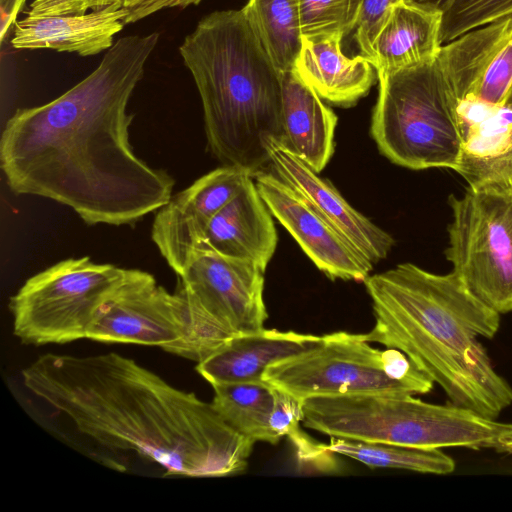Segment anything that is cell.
I'll return each instance as SVG.
<instances>
[{
	"mask_svg": "<svg viewBox=\"0 0 512 512\" xmlns=\"http://www.w3.org/2000/svg\"><path fill=\"white\" fill-rule=\"evenodd\" d=\"M159 38L117 39L83 80L7 120L0 161L11 191L68 206L88 225H134L170 200L175 180L135 154L127 109Z\"/></svg>",
	"mask_w": 512,
	"mask_h": 512,
	"instance_id": "cell-1",
	"label": "cell"
},
{
	"mask_svg": "<svg viewBox=\"0 0 512 512\" xmlns=\"http://www.w3.org/2000/svg\"><path fill=\"white\" fill-rule=\"evenodd\" d=\"M29 392L66 416L79 433L112 451H130L167 476L242 473L254 441L194 393L133 359L48 353L21 372Z\"/></svg>",
	"mask_w": 512,
	"mask_h": 512,
	"instance_id": "cell-2",
	"label": "cell"
},
{
	"mask_svg": "<svg viewBox=\"0 0 512 512\" xmlns=\"http://www.w3.org/2000/svg\"><path fill=\"white\" fill-rule=\"evenodd\" d=\"M373 328L361 337L403 352L450 403L496 419L512 404L511 385L495 370L479 338H493L500 314L451 272L402 263L363 282Z\"/></svg>",
	"mask_w": 512,
	"mask_h": 512,
	"instance_id": "cell-3",
	"label": "cell"
},
{
	"mask_svg": "<svg viewBox=\"0 0 512 512\" xmlns=\"http://www.w3.org/2000/svg\"><path fill=\"white\" fill-rule=\"evenodd\" d=\"M179 53L201 98L209 151L223 165L264 170L268 140L284 142L282 74L243 10L203 17Z\"/></svg>",
	"mask_w": 512,
	"mask_h": 512,
	"instance_id": "cell-4",
	"label": "cell"
},
{
	"mask_svg": "<svg viewBox=\"0 0 512 512\" xmlns=\"http://www.w3.org/2000/svg\"><path fill=\"white\" fill-rule=\"evenodd\" d=\"M304 427L329 437L422 449L464 447L501 452L512 423L414 395L344 394L303 401Z\"/></svg>",
	"mask_w": 512,
	"mask_h": 512,
	"instance_id": "cell-5",
	"label": "cell"
},
{
	"mask_svg": "<svg viewBox=\"0 0 512 512\" xmlns=\"http://www.w3.org/2000/svg\"><path fill=\"white\" fill-rule=\"evenodd\" d=\"M376 73L379 89L370 133L381 154L413 170H455L463 144L459 99L437 58Z\"/></svg>",
	"mask_w": 512,
	"mask_h": 512,
	"instance_id": "cell-6",
	"label": "cell"
},
{
	"mask_svg": "<svg viewBox=\"0 0 512 512\" xmlns=\"http://www.w3.org/2000/svg\"><path fill=\"white\" fill-rule=\"evenodd\" d=\"M263 380L304 401L344 394H427L434 382L400 350L372 347L360 334L334 332L268 366Z\"/></svg>",
	"mask_w": 512,
	"mask_h": 512,
	"instance_id": "cell-7",
	"label": "cell"
},
{
	"mask_svg": "<svg viewBox=\"0 0 512 512\" xmlns=\"http://www.w3.org/2000/svg\"><path fill=\"white\" fill-rule=\"evenodd\" d=\"M134 269L62 260L33 275L11 296L13 334L24 344H66L87 338L98 312Z\"/></svg>",
	"mask_w": 512,
	"mask_h": 512,
	"instance_id": "cell-8",
	"label": "cell"
},
{
	"mask_svg": "<svg viewBox=\"0 0 512 512\" xmlns=\"http://www.w3.org/2000/svg\"><path fill=\"white\" fill-rule=\"evenodd\" d=\"M449 204L452 272L488 307L512 312V176L469 185Z\"/></svg>",
	"mask_w": 512,
	"mask_h": 512,
	"instance_id": "cell-9",
	"label": "cell"
},
{
	"mask_svg": "<svg viewBox=\"0 0 512 512\" xmlns=\"http://www.w3.org/2000/svg\"><path fill=\"white\" fill-rule=\"evenodd\" d=\"M264 273L258 264L210 251L194 254L179 278L204 343L217 350L238 334L264 329Z\"/></svg>",
	"mask_w": 512,
	"mask_h": 512,
	"instance_id": "cell-10",
	"label": "cell"
},
{
	"mask_svg": "<svg viewBox=\"0 0 512 512\" xmlns=\"http://www.w3.org/2000/svg\"><path fill=\"white\" fill-rule=\"evenodd\" d=\"M87 339L154 346L197 363L208 357L184 297L138 269L102 306Z\"/></svg>",
	"mask_w": 512,
	"mask_h": 512,
	"instance_id": "cell-11",
	"label": "cell"
},
{
	"mask_svg": "<svg viewBox=\"0 0 512 512\" xmlns=\"http://www.w3.org/2000/svg\"><path fill=\"white\" fill-rule=\"evenodd\" d=\"M23 12L13 25L14 49L83 57L107 51L128 17L123 0H34Z\"/></svg>",
	"mask_w": 512,
	"mask_h": 512,
	"instance_id": "cell-12",
	"label": "cell"
},
{
	"mask_svg": "<svg viewBox=\"0 0 512 512\" xmlns=\"http://www.w3.org/2000/svg\"><path fill=\"white\" fill-rule=\"evenodd\" d=\"M252 177L247 169L223 165L171 196L157 211L151 238L178 276L186 270L211 220Z\"/></svg>",
	"mask_w": 512,
	"mask_h": 512,
	"instance_id": "cell-13",
	"label": "cell"
},
{
	"mask_svg": "<svg viewBox=\"0 0 512 512\" xmlns=\"http://www.w3.org/2000/svg\"><path fill=\"white\" fill-rule=\"evenodd\" d=\"M437 60L459 100L512 108V15L442 45Z\"/></svg>",
	"mask_w": 512,
	"mask_h": 512,
	"instance_id": "cell-14",
	"label": "cell"
},
{
	"mask_svg": "<svg viewBox=\"0 0 512 512\" xmlns=\"http://www.w3.org/2000/svg\"><path fill=\"white\" fill-rule=\"evenodd\" d=\"M254 180L271 214L328 278L364 282L370 276L373 263L275 173L261 170Z\"/></svg>",
	"mask_w": 512,
	"mask_h": 512,
	"instance_id": "cell-15",
	"label": "cell"
},
{
	"mask_svg": "<svg viewBox=\"0 0 512 512\" xmlns=\"http://www.w3.org/2000/svg\"><path fill=\"white\" fill-rule=\"evenodd\" d=\"M272 172L294 189L359 253L377 263L387 257L395 240L354 209L326 179L307 162L271 138L267 143Z\"/></svg>",
	"mask_w": 512,
	"mask_h": 512,
	"instance_id": "cell-16",
	"label": "cell"
},
{
	"mask_svg": "<svg viewBox=\"0 0 512 512\" xmlns=\"http://www.w3.org/2000/svg\"><path fill=\"white\" fill-rule=\"evenodd\" d=\"M277 242L272 214L252 177L242 191L214 216L195 253L210 251L248 260L266 270Z\"/></svg>",
	"mask_w": 512,
	"mask_h": 512,
	"instance_id": "cell-17",
	"label": "cell"
},
{
	"mask_svg": "<svg viewBox=\"0 0 512 512\" xmlns=\"http://www.w3.org/2000/svg\"><path fill=\"white\" fill-rule=\"evenodd\" d=\"M463 144L455 171L468 183L512 176V108L459 100Z\"/></svg>",
	"mask_w": 512,
	"mask_h": 512,
	"instance_id": "cell-18",
	"label": "cell"
},
{
	"mask_svg": "<svg viewBox=\"0 0 512 512\" xmlns=\"http://www.w3.org/2000/svg\"><path fill=\"white\" fill-rule=\"evenodd\" d=\"M320 339L317 335L265 328L238 334L197 363L196 371L211 386L262 381L269 365L310 349Z\"/></svg>",
	"mask_w": 512,
	"mask_h": 512,
	"instance_id": "cell-19",
	"label": "cell"
},
{
	"mask_svg": "<svg viewBox=\"0 0 512 512\" xmlns=\"http://www.w3.org/2000/svg\"><path fill=\"white\" fill-rule=\"evenodd\" d=\"M342 39L303 37L294 71L326 102L350 107L367 95L377 73L364 56H346L341 48Z\"/></svg>",
	"mask_w": 512,
	"mask_h": 512,
	"instance_id": "cell-20",
	"label": "cell"
},
{
	"mask_svg": "<svg viewBox=\"0 0 512 512\" xmlns=\"http://www.w3.org/2000/svg\"><path fill=\"white\" fill-rule=\"evenodd\" d=\"M283 144L320 173L334 153L337 116L293 70L282 74Z\"/></svg>",
	"mask_w": 512,
	"mask_h": 512,
	"instance_id": "cell-21",
	"label": "cell"
},
{
	"mask_svg": "<svg viewBox=\"0 0 512 512\" xmlns=\"http://www.w3.org/2000/svg\"><path fill=\"white\" fill-rule=\"evenodd\" d=\"M442 13L405 0L394 4L373 44L376 72H393L435 60L441 46Z\"/></svg>",
	"mask_w": 512,
	"mask_h": 512,
	"instance_id": "cell-22",
	"label": "cell"
},
{
	"mask_svg": "<svg viewBox=\"0 0 512 512\" xmlns=\"http://www.w3.org/2000/svg\"><path fill=\"white\" fill-rule=\"evenodd\" d=\"M211 404L237 432L254 442L277 444L273 428L278 389L262 381L212 385Z\"/></svg>",
	"mask_w": 512,
	"mask_h": 512,
	"instance_id": "cell-23",
	"label": "cell"
},
{
	"mask_svg": "<svg viewBox=\"0 0 512 512\" xmlns=\"http://www.w3.org/2000/svg\"><path fill=\"white\" fill-rule=\"evenodd\" d=\"M242 10L279 72L293 70L303 41L300 0H248Z\"/></svg>",
	"mask_w": 512,
	"mask_h": 512,
	"instance_id": "cell-24",
	"label": "cell"
},
{
	"mask_svg": "<svg viewBox=\"0 0 512 512\" xmlns=\"http://www.w3.org/2000/svg\"><path fill=\"white\" fill-rule=\"evenodd\" d=\"M326 448L357 460L370 468L404 469L419 473L446 475L455 469V461L441 449L371 443L331 437Z\"/></svg>",
	"mask_w": 512,
	"mask_h": 512,
	"instance_id": "cell-25",
	"label": "cell"
},
{
	"mask_svg": "<svg viewBox=\"0 0 512 512\" xmlns=\"http://www.w3.org/2000/svg\"><path fill=\"white\" fill-rule=\"evenodd\" d=\"M361 6L362 0H300L302 36L343 38L356 28Z\"/></svg>",
	"mask_w": 512,
	"mask_h": 512,
	"instance_id": "cell-26",
	"label": "cell"
},
{
	"mask_svg": "<svg viewBox=\"0 0 512 512\" xmlns=\"http://www.w3.org/2000/svg\"><path fill=\"white\" fill-rule=\"evenodd\" d=\"M512 15V0H453L442 14L441 42Z\"/></svg>",
	"mask_w": 512,
	"mask_h": 512,
	"instance_id": "cell-27",
	"label": "cell"
},
{
	"mask_svg": "<svg viewBox=\"0 0 512 512\" xmlns=\"http://www.w3.org/2000/svg\"><path fill=\"white\" fill-rule=\"evenodd\" d=\"M401 0H362L361 11L356 26L355 39L360 55L371 63L373 44L391 7Z\"/></svg>",
	"mask_w": 512,
	"mask_h": 512,
	"instance_id": "cell-28",
	"label": "cell"
},
{
	"mask_svg": "<svg viewBox=\"0 0 512 512\" xmlns=\"http://www.w3.org/2000/svg\"><path fill=\"white\" fill-rule=\"evenodd\" d=\"M202 0H123L124 7L128 10L125 25L135 23L158 11L171 8H187L197 5Z\"/></svg>",
	"mask_w": 512,
	"mask_h": 512,
	"instance_id": "cell-29",
	"label": "cell"
},
{
	"mask_svg": "<svg viewBox=\"0 0 512 512\" xmlns=\"http://www.w3.org/2000/svg\"><path fill=\"white\" fill-rule=\"evenodd\" d=\"M27 0H0V42L5 41Z\"/></svg>",
	"mask_w": 512,
	"mask_h": 512,
	"instance_id": "cell-30",
	"label": "cell"
},
{
	"mask_svg": "<svg viewBox=\"0 0 512 512\" xmlns=\"http://www.w3.org/2000/svg\"><path fill=\"white\" fill-rule=\"evenodd\" d=\"M409 3L415 4L422 8L440 12H443L449 7L453 0H405Z\"/></svg>",
	"mask_w": 512,
	"mask_h": 512,
	"instance_id": "cell-31",
	"label": "cell"
},
{
	"mask_svg": "<svg viewBox=\"0 0 512 512\" xmlns=\"http://www.w3.org/2000/svg\"><path fill=\"white\" fill-rule=\"evenodd\" d=\"M502 452H504V453H512V437L506 443V445L504 446Z\"/></svg>",
	"mask_w": 512,
	"mask_h": 512,
	"instance_id": "cell-32",
	"label": "cell"
}]
</instances>
